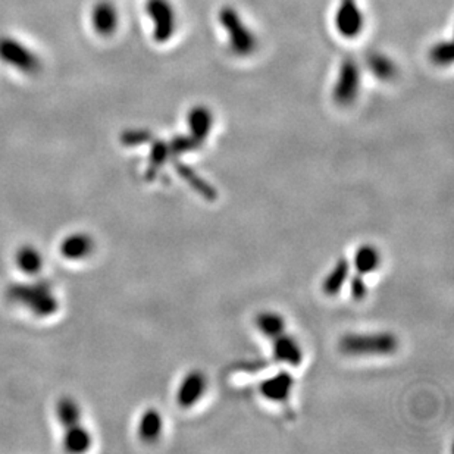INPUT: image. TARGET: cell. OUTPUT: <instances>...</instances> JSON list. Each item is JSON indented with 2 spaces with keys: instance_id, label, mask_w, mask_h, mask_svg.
<instances>
[{
  "instance_id": "obj_8",
  "label": "cell",
  "mask_w": 454,
  "mask_h": 454,
  "mask_svg": "<svg viewBox=\"0 0 454 454\" xmlns=\"http://www.w3.org/2000/svg\"><path fill=\"white\" fill-rule=\"evenodd\" d=\"M294 388V378L292 373L281 371L274 377L266 378L261 382L259 391L262 397L274 403H286L292 397Z\"/></svg>"
},
{
  "instance_id": "obj_22",
  "label": "cell",
  "mask_w": 454,
  "mask_h": 454,
  "mask_svg": "<svg viewBox=\"0 0 454 454\" xmlns=\"http://www.w3.org/2000/svg\"><path fill=\"white\" fill-rule=\"evenodd\" d=\"M350 293L356 301H362L368 296V286L364 283V275L357 274L353 277L350 281Z\"/></svg>"
},
{
  "instance_id": "obj_1",
  "label": "cell",
  "mask_w": 454,
  "mask_h": 454,
  "mask_svg": "<svg viewBox=\"0 0 454 454\" xmlns=\"http://www.w3.org/2000/svg\"><path fill=\"white\" fill-rule=\"evenodd\" d=\"M399 339L393 333H364L348 334L340 340L339 348L350 357L395 355L399 348Z\"/></svg>"
},
{
  "instance_id": "obj_4",
  "label": "cell",
  "mask_w": 454,
  "mask_h": 454,
  "mask_svg": "<svg viewBox=\"0 0 454 454\" xmlns=\"http://www.w3.org/2000/svg\"><path fill=\"white\" fill-rule=\"evenodd\" d=\"M362 86L360 67L353 58L344 59L340 65L339 75L333 87V100L339 106L348 107L357 99Z\"/></svg>"
},
{
  "instance_id": "obj_7",
  "label": "cell",
  "mask_w": 454,
  "mask_h": 454,
  "mask_svg": "<svg viewBox=\"0 0 454 454\" xmlns=\"http://www.w3.org/2000/svg\"><path fill=\"white\" fill-rule=\"evenodd\" d=\"M90 21L96 35L111 37L120 26V12L111 0H99L91 9Z\"/></svg>"
},
{
  "instance_id": "obj_16",
  "label": "cell",
  "mask_w": 454,
  "mask_h": 454,
  "mask_svg": "<svg viewBox=\"0 0 454 454\" xmlns=\"http://www.w3.org/2000/svg\"><path fill=\"white\" fill-rule=\"evenodd\" d=\"M254 325L266 339L274 340L286 333V319L277 312L259 313L254 319Z\"/></svg>"
},
{
  "instance_id": "obj_19",
  "label": "cell",
  "mask_w": 454,
  "mask_h": 454,
  "mask_svg": "<svg viewBox=\"0 0 454 454\" xmlns=\"http://www.w3.org/2000/svg\"><path fill=\"white\" fill-rule=\"evenodd\" d=\"M429 60L440 68H447L453 64V43L451 40H440L429 49Z\"/></svg>"
},
{
  "instance_id": "obj_17",
  "label": "cell",
  "mask_w": 454,
  "mask_h": 454,
  "mask_svg": "<svg viewBox=\"0 0 454 454\" xmlns=\"http://www.w3.org/2000/svg\"><path fill=\"white\" fill-rule=\"evenodd\" d=\"M162 429L163 420L160 413L154 411V409L145 411L140 425H138V435H140L143 442H152L158 440L160 434H162Z\"/></svg>"
},
{
  "instance_id": "obj_10",
  "label": "cell",
  "mask_w": 454,
  "mask_h": 454,
  "mask_svg": "<svg viewBox=\"0 0 454 454\" xmlns=\"http://www.w3.org/2000/svg\"><path fill=\"white\" fill-rule=\"evenodd\" d=\"M272 356L277 362L287 364L290 366H301L304 353L301 343L293 335L284 334L275 337L272 343Z\"/></svg>"
},
{
  "instance_id": "obj_13",
  "label": "cell",
  "mask_w": 454,
  "mask_h": 454,
  "mask_svg": "<svg viewBox=\"0 0 454 454\" xmlns=\"http://www.w3.org/2000/svg\"><path fill=\"white\" fill-rule=\"evenodd\" d=\"M366 67L373 74V77L378 78L380 82H393L399 74V68H397L395 60L391 59L390 56H387L386 53H381V51L368 53Z\"/></svg>"
},
{
  "instance_id": "obj_14",
  "label": "cell",
  "mask_w": 454,
  "mask_h": 454,
  "mask_svg": "<svg viewBox=\"0 0 454 454\" xmlns=\"http://www.w3.org/2000/svg\"><path fill=\"white\" fill-rule=\"evenodd\" d=\"M381 253L372 245L360 246L353 257V265L357 274H372L381 266Z\"/></svg>"
},
{
  "instance_id": "obj_3",
  "label": "cell",
  "mask_w": 454,
  "mask_h": 454,
  "mask_svg": "<svg viewBox=\"0 0 454 454\" xmlns=\"http://www.w3.org/2000/svg\"><path fill=\"white\" fill-rule=\"evenodd\" d=\"M0 60L26 75H35L43 68L39 53L13 35H0Z\"/></svg>"
},
{
  "instance_id": "obj_11",
  "label": "cell",
  "mask_w": 454,
  "mask_h": 454,
  "mask_svg": "<svg viewBox=\"0 0 454 454\" xmlns=\"http://www.w3.org/2000/svg\"><path fill=\"white\" fill-rule=\"evenodd\" d=\"M187 124H189L190 136L205 145L206 140L209 137L210 131H212V127H214V115H212L209 107L198 105V106L190 109L189 115H187Z\"/></svg>"
},
{
  "instance_id": "obj_5",
  "label": "cell",
  "mask_w": 454,
  "mask_h": 454,
  "mask_svg": "<svg viewBox=\"0 0 454 454\" xmlns=\"http://www.w3.org/2000/svg\"><path fill=\"white\" fill-rule=\"evenodd\" d=\"M146 13L153 24V39L165 44L176 35V12L171 0H147Z\"/></svg>"
},
{
  "instance_id": "obj_6",
  "label": "cell",
  "mask_w": 454,
  "mask_h": 454,
  "mask_svg": "<svg viewBox=\"0 0 454 454\" xmlns=\"http://www.w3.org/2000/svg\"><path fill=\"white\" fill-rule=\"evenodd\" d=\"M335 30L344 39L353 40L364 33V15L357 0H340L334 15Z\"/></svg>"
},
{
  "instance_id": "obj_18",
  "label": "cell",
  "mask_w": 454,
  "mask_h": 454,
  "mask_svg": "<svg viewBox=\"0 0 454 454\" xmlns=\"http://www.w3.org/2000/svg\"><path fill=\"white\" fill-rule=\"evenodd\" d=\"M171 158V152L167 142L156 140L152 146L151 156H149V168H147V178H153L159 169Z\"/></svg>"
},
{
  "instance_id": "obj_12",
  "label": "cell",
  "mask_w": 454,
  "mask_h": 454,
  "mask_svg": "<svg viewBox=\"0 0 454 454\" xmlns=\"http://www.w3.org/2000/svg\"><path fill=\"white\" fill-rule=\"evenodd\" d=\"M176 171L180 178H183L190 185V189H193L200 198L205 199L207 202H215L218 199V193H216L214 185H210L187 163L176 160Z\"/></svg>"
},
{
  "instance_id": "obj_9",
  "label": "cell",
  "mask_w": 454,
  "mask_h": 454,
  "mask_svg": "<svg viewBox=\"0 0 454 454\" xmlns=\"http://www.w3.org/2000/svg\"><path fill=\"white\" fill-rule=\"evenodd\" d=\"M206 377L200 371H192L185 375L176 391V403L181 409H190L198 404L205 395Z\"/></svg>"
},
{
  "instance_id": "obj_21",
  "label": "cell",
  "mask_w": 454,
  "mask_h": 454,
  "mask_svg": "<svg viewBox=\"0 0 454 454\" xmlns=\"http://www.w3.org/2000/svg\"><path fill=\"white\" fill-rule=\"evenodd\" d=\"M152 134L146 129H131L122 136V142L129 146H136V145H143V143L151 142Z\"/></svg>"
},
{
  "instance_id": "obj_2",
  "label": "cell",
  "mask_w": 454,
  "mask_h": 454,
  "mask_svg": "<svg viewBox=\"0 0 454 454\" xmlns=\"http://www.w3.org/2000/svg\"><path fill=\"white\" fill-rule=\"evenodd\" d=\"M218 21L227 35L230 51L236 56H250L256 51L257 37L234 6H223L218 13Z\"/></svg>"
},
{
  "instance_id": "obj_15",
  "label": "cell",
  "mask_w": 454,
  "mask_h": 454,
  "mask_svg": "<svg viewBox=\"0 0 454 454\" xmlns=\"http://www.w3.org/2000/svg\"><path fill=\"white\" fill-rule=\"evenodd\" d=\"M350 275V263L348 259H340L335 263L334 268L326 275L324 283H322V292L325 296L334 297L341 292L344 284Z\"/></svg>"
},
{
  "instance_id": "obj_20",
  "label": "cell",
  "mask_w": 454,
  "mask_h": 454,
  "mask_svg": "<svg viewBox=\"0 0 454 454\" xmlns=\"http://www.w3.org/2000/svg\"><path fill=\"white\" fill-rule=\"evenodd\" d=\"M171 156H181V154L192 153L196 152L203 146L202 143L198 142L196 138L192 137L190 134L187 136H176L172 138L171 142L168 143Z\"/></svg>"
}]
</instances>
